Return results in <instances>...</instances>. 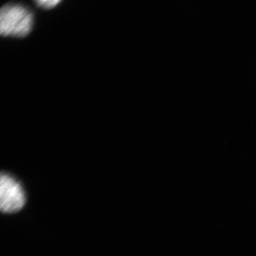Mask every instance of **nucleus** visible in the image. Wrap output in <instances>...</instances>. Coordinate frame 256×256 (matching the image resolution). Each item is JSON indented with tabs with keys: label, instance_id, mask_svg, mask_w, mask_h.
Here are the masks:
<instances>
[{
	"label": "nucleus",
	"instance_id": "obj_2",
	"mask_svg": "<svg viewBox=\"0 0 256 256\" xmlns=\"http://www.w3.org/2000/svg\"><path fill=\"white\" fill-rule=\"evenodd\" d=\"M22 186L11 175L2 173L0 178V208L4 214L18 212L26 204Z\"/></svg>",
	"mask_w": 256,
	"mask_h": 256
},
{
	"label": "nucleus",
	"instance_id": "obj_1",
	"mask_svg": "<svg viewBox=\"0 0 256 256\" xmlns=\"http://www.w3.org/2000/svg\"><path fill=\"white\" fill-rule=\"evenodd\" d=\"M34 14L28 6L9 3L2 8L0 12V34L5 37L24 38L31 32Z\"/></svg>",
	"mask_w": 256,
	"mask_h": 256
},
{
	"label": "nucleus",
	"instance_id": "obj_3",
	"mask_svg": "<svg viewBox=\"0 0 256 256\" xmlns=\"http://www.w3.org/2000/svg\"><path fill=\"white\" fill-rule=\"evenodd\" d=\"M60 2L58 0H50V1H36L35 2V4L37 6L42 8L43 10H50L55 8L57 4H60Z\"/></svg>",
	"mask_w": 256,
	"mask_h": 256
}]
</instances>
